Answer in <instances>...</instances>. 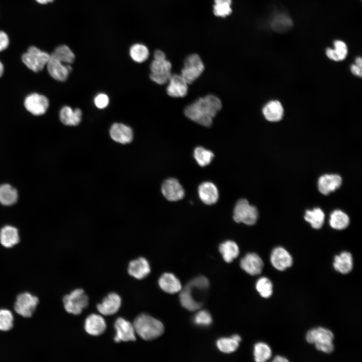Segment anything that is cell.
<instances>
[{"label":"cell","instance_id":"6da1fadb","mask_svg":"<svg viewBox=\"0 0 362 362\" xmlns=\"http://www.w3.org/2000/svg\"><path fill=\"white\" fill-rule=\"evenodd\" d=\"M221 108V100L215 96L208 95L187 106L185 114L192 121L209 127L212 125L214 118Z\"/></svg>","mask_w":362,"mask_h":362},{"label":"cell","instance_id":"7a4b0ae2","mask_svg":"<svg viewBox=\"0 0 362 362\" xmlns=\"http://www.w3.org/2000/svg\"><path fill=\"white\" fill-rule=\"evenodd\" d=\"M133 325L135 333L145 340H152L160 337L164 330L160 321L145 313L138 315Z\"/></svg>","mask_w":362,"mask_h":362},{"label":"cell","instance_id":"3957f363","mask_svg":"<svg viewBox=\"0 0 362 362\" xmlns=\"http://www.w3.org/2000/svg\"><path fill=\"white\" fill-rule=\"evenodd\" d=\"M333 339L332 332L321 327L309 330L306 336V339L308 343L314 344L317 350L328 353L334 350Z\"/></svg>","mask_w":362,"mask_h":362},{"label":"cell","instance_id":"277c9868","mask_svg":"<svg viewBox=\"0 0 362 362\" xmlns=\"http://www.w3.org/2000/svg\"><path fill=\"white\" fill-rule=\"evenodd\" d=\"M64 308L70 314L78 315L88 305V297L82 289H77L69 294L65 295L63 299Z\"/></svg>","mask_w":362,"mask_h":362},{"label":"cell","instance_id":"5b68a950","mask_svg":"<svg viewBox=\"0 0 362 362\" xmlns=\"http://www.w3.org/2000/svg\"><path fill=\"white\" fill-rule=\"evenodd\" d=\"M258 214L257 209L255 206L250 205L247 200L242 199L235 204L233 217L237 223L252 225L256 222Z\"/></svg>","mask_w":362,"mask_h":362},{"label":"cell","instance_id":"8992f818","mask_svg":"<svg viewBox=\"0 0 362 362\" xmlns=\"http://www.w3.org/2000/svg\"><path fill=\"white\" fill-rule=\"evenodd\" d=\"M49 58V54L33 46L30 47L22 57L24 64L34 72L42 70Z\"/></svg>","mask_w":362,"mask_h":362},{"label":"cell","instance_id":"52a82bcc","mask_svg":"<svg viewBox=\"0 0 362 362\" xmlns=\"http://www.w3.org/2000/svg\"><path fill=\"white\" fill-rule=\"evenodd\" d=\"M204 69L200 56L196 53L192 54L185 58L180 75L188 84H191L201 75Z\"/></svg>","mask_w":362,"mask_h":362},{"label":"cell","instance_id":"ba28073f","mask_svg":"<svg viewBox=\"0 0 362 362\" xmlns=\"http://www.w3.org/2000/svg\"><path fill=\"white\" fill-rule=\"evenodd\" d=\"M171 63L166 59L153 60L150 65L151 73L150 78L158 84H164L168 82L171 75Z\"/></svg>","mask_w":362,"mask_h":362},{"label":"cell","instance_id":"9c48e42d","mask_svg":"<svg viewBox=\"0 0 362 362\" xmlns=\"http://www.w3.org/2000/svg\"><path fill=\"white\" fill-rule=\"evenodd\" d=\"M39 303L38 298L30 293L20 294L14 304L16 312L24 317L28 318L33 315Z\"/></svg>","mask_w":362,"mask_h":362},{"label":"cell","instance_id":"30bf717a","mask_svg":"<svg viewBox=\"0 0 362 362\" xmlns=\"http://www.w3.org/2000/svg\"><path fill=\"white\" fill-rule=\"evenodd\" d=\"M49 106L48 98L44 95L37 93H33L28 95L24 101L26 109L35 116L44 114Z\"/></svg>","mask_w":362,"mask_h":362},{"label":"cell","instance_id":"8fae6325","mask_svg":"<svg viewBox=\"0 0 362 362\" xmlns=\"http://www.w3.org/2000/svg\"><path fill=\"white\" fill-rule=\"evenodd\" d=\"M116 333L114 337L115 342L136 341L135 331L130 322L122 317L118 318L114 325Z\"/></svg>","mask_w":362,"mask_h":362},{"label":"cell","instance_id":"7c38bea8","mask_svg":"<svg viewBox=\"0 0 362 362\" xmlns=\"http://www.w3.org/2000/svg\"><path fill=\"white\" fill-rule=\"evenodd\" d=\"M161 193L169 201H177L185 196V190L178 180L174 178L165 179L161 187Z\"/></svg>","mask_w":362,"mask_h":362},{"label":"cell","instance_id":"4fadbf2b","mask_svg":"<svg viewBox=\"0 0 362 362\" xmlns=\"http://www.w3.org/2000/svg\"><path fill=\"white\" fill-rule=\"evenodd\" d=\"M47 68L49 75L55 80L64 82L66 81L72 71L70 64H65L50 54V58L47 64Z\"/></svg>","mask_w":362,"mask_h":362},{"label":"cell","instance_id":"5bb4252c","mask_svg":"<svg viewBox=\"0 0 362 362\" xmlns=\"http://www.w3.org/2000/svg\"><path fill=\"white\" fill-rule=\"evenodd\" d=\"M270 260L272 265L277 270L283 271L291 267L293 259L290 253L284 248L279 246L272 251Z\"/></svg>","mask_w":362,"mask_h":362},{"label":"cell","instance_id":"9a60e30c","mask_svg":"<svg viewBox=\"0 0 362 362\" xmlns=\"http://www.w3.org/2000/svg\"><path fill=\"white\" fill-rule=\"evenodd\" d=\"M121 305V298L117 293L112 292L105 297L101 303L97 305L99 312L105 316H110L116 313Z\"/></svg>","mask_w":362,"mask_h":362},{"label":"cell","instance_id":"2e32d148","mask_svg":"<svg viewBox=\"0 0 362 362\" xmlns=\"http://www.w3.org/2000/svg\"><path fill=\"white\" fill-rule=\"evenodd\" d=\"M241 268L251 276L260 274L263 267V262L260 257L255 253L246 254L240 260Z\"/></svg>","mask_w":362,"mask_h":362},{"label":"cell","instance_id":"e0dca14e","mask_svg":"<svg viewBox=\"0 0 362 362\" xmlns=\"http://www.w3.org/2000/svg\"><path fill=\"white\" fill-rule=\"evenodd\" d=\"M20 241L19 229L11 224L3 225L0 228V244L4 247L11 248Z\"/></svg>","mask_w":362,"mask_h":362},{"label":"cell","instance_id":"ac0fdd59","mask_svg":"<svg viewBox=\"0 0 362 362\" xmlns=\"http://www.w3.org/2000/svg\"><path fill=\"white\" fill-rule=\"evenodd\" d=\"M166 87L168 96L173 98L185 97L188 92V83L181 75L172 74Z\"/></svg>","mask_w":362,"mask_h":362},{"label":"cell","instance_id":"d6986e66","mask_svg":"<svg viewBox=\"0 0 362 362\" xmlns=\"http://www.w3.org/2000/svg\"><path fill=\"white\" fill-rule=\"evenodd\" d=\"M110 135L114 141L123 144L130 143L133 139L132 129L122 123L113 124L110 129Z\"/></svg>","mask_w":362,"mask_h":362},{"label":"cell","instance_id":"ffe728a7","mask_svg":"<svg viewBox=\"0 0 362 362\" xmlns=\"http://www.w3.org/2000/svg\"><path fill=\"white\" fill-rule=\"evenodd\" d=\"M342 178L336 174H325L321 176L318 180V188L319 192L327 195L335 191L341 185Z\"/></svg>","mask_w":362,"mask_h":362},{"label":"cell","instance_id":"44dd1931","mask_svg":"<svg viewBox=\"0 0 362 362\" xmlns=\"http://www.w3.org/2000/svg\"><path fill=\"white\" fill-rule=\"evenodd\" d=\"M150 270L148 261L143 257L130 261L128 267V274L138 280L144 279L149 275Z\"/></svg>","mask_w":362,"mask_h":362},{"label":"cell","instance_id":"7402d4cb","mask_svg":"<svg viewBox=\"0 0 362 362\" xmlns=\"http://www.w3.org/2000/svg\"><path fill=\"white\" fill-rule=\"evenodd\" d=\"M198 192L200 200L206 205L214 204L218 200V190L216 185L212 182L202 183L199 186Z\"/></svg>","mask_w":362,"mask_h":362},{"label":"cell","instance_id":"603a6c76","mask_svg":"<svg viewBox=\"0 0 362 362\" xmlns=\"http://www.w3.org/2000/svg\"><path fill=\"white\" fill-rule=\"evenodd\" d=\"M84 329L90 335L99 336L105 331L106 323L101 315L92 314L85 320Z\"/></svg>","mask_w":362,"mask_h":362},{"label":"cell","instance_id":"cb8c5ba5","mask_svg":"<svg viewBox=\"0 0 362 362\" xmlns=\"http://www.w3.org/2000/svg\"><path fill=\"white\" fill-rule=\"evenodd\" d=\"M19 198L17 189L11 184L5 183L0 184V205L4 207L15 205Z\"/></svg>","mask_w":362,"mask_h":362},{"label":"cell","instance_id":"d4e9b609","mask_svg":"<svg viewBox=\"0 0 362 362\" xmlns=\"http://www.w3.org/2000/svg\"><path fill=\"white\" fill-rule=\"evenodd\" d=\"M82 111L79 108L73 110L69 106L63 107L59 112L60 121L67 126H75L80 123Z\"/></svg>","mask_w":362,"mask_h":362},{"label":"cell","instance_id":"484cf974","mask_svg":"<svg viewBox=\"0 0 362 362\" xmlns=\"http://www.w3.org/2000/svg\"><path fill=\"white\" fill-rule=\"evenodd\" d=\"M158 285L163 291L169 294L176 293L182 290L180 282L171 273L162 274L158 280Z\"/></svg>","mask_w":362,"mask_h":362},{"label":"cell","instance_id":"4316f807","mask_svg":"<svg viewBox=\"0 0 362 362\" xmlns=\"http://www.w3.org/2000/svg\"><path fill=\"white\" fill-rule=\"evenodd\" d=\"M348 52L346 43L344 41L339 39L334 40L333 43V47H328L325 50L327 57L334 61L344 60L347 55Z\"/></svg>","mask_w":362,"mask_h":362},{"label":"cell","instance_id":"83f0119b","mask_svg":"<svg viewBox=\"0 0 362 362\" xmlns=\"http://www.w3.org/2000/svg\"><path fill=\"white\" fill-rule=\"evenodd\" d=\"M333 266L337 272L342 274L349 273L353 268V258L351 253L343 251L335 256Z\"/></svg>","mask_w":362,"mask_h":362},{"label":"cell","instance_id":"f1b7e54d","mask_svg":"<svg viewBox=\"0 0 362 362\" xmlns=\"http://www.w3.org/2000/svg\"><path fill=\"white\" fill-rule=\"evenodd\" d=\"M263 114L266 120L271 122H277L282 119L284 110L281 103L278 101L268 102L263 107Z\"/></svg>","mask_w":362,"mask_h":362},{"label":"cell","instance_id":"f546056e","mask_svg":"<svg viewBox=\"0 0 362 362\" xmlns=\"http://www.w3.org/2000/svg\"><path fill=\"white\" fill-rule=\"evenodd\" d=\"M293 22L291 18L285 13L275 15L270 22V27L275 32L284 33L292 28Z\"/></svg>","mask_w":362,"mask_h":362},{"label":"cell","instance_id":"4dcf8cb0","mask_svg":"<svg viewBox=\"0 0 362 362\" xmlns=\"http://www.w3.org/2000/svg\"><path fill=\"white\" fill-rule=\"evenodd\" d=\"M219 250L224 260L229 263L232 262L239 254L238 245L231 240H227L222 243L219 247Z\"/></svg>","mask_w":362,"mask_h":362},{"label":"cell","instance_id":"1f68e13d","mask_svg":"<svg viewBox=\"0 0 362 362\" xmlns=\"http://www.w3.org/2000/svg\"><path fill=\"white\" fill-rule=\"evenodd\" d=\"M179 301L182 306L186 309L194 311L201 308V303L197 301L192 295L191 288L187 285L179 294Z\"/></svg>","mask_w":362,"mask_h":362},{"label":"cell","instance_id":"d6a6232c","mask_svg":"<svg viewBox=\"0 0 362 362\" xmlns=\"http://www.w3.org/2000/svg\"><path fill=\"white\" fill-rule=\"evenodd\" d=\"M349 222L348 216L341 210H335L330 215L329 224L334 229H344L349 225Z\"/></svg>","mask_w":362,"mask_h":362},{"label":"cell","instance_id":"836d02e7","mask_svg":"<svg viewBox=\"0 0 362 362\" xmlns=\"http://www.w3.org/2000/svg\"><path fill=\"white\" fill-rule=\"evenodd\" d=\"M50 55L65 64H70L75 60L74 54L66 45L57 46Z\"/></svg>","mask_w":362,"mask_h":362},{"label":"cell","instance_id":"e575fe53","mask_svg":"<svg viewBox=\"0 0 362 362\" xmlns=\"http://www.w3.org/2000/svg\"><path fill=\"white\" fill-rule=\"evenodd\" d=\"M304 219L311 227L314 229L321 228L325 220V214L323 211L319 208H315L312 210H307L304 215Z\"/></svg>","mask_w":362,"mask_h":362},{"label":"cell","instance_id":"d590c367","mask_svg":"<svg viewBox=\"0 0 362 362\" xmlns=\"http://www.w3.org/2000/svg\"><path fill=\"white\" fill-rule=\"evenodd\" d=\"M129 55L133 61L140 63L145 61L148 58L149 51L145 45L136 43L130 47Z\"/></svg>","mask_w":362,"mask_h":362},{"label":"cell","instance_id":"8d00e7d4","mask_svg":"<svg viewBox=\"0 0 362 362\" xmlns=\"http://www.w3.org/2000/svg\"><path fill=\"white\" fill-rule=\"evenodd\" d=\"M272 352L270 347L263 342H257L254 345L253 355L257 362H264L272 356Z\"/></svg>","mask_w":362,"mask_h":362},{"label":"cell","instance_id":"74e56055","mask_svg":"<svg viewBox=\"0 0 362 362\" xmlns=\"http://www.w3.org/2000/svg\"><path fill=\"white\" fill-rule=\"evenodd\" d=\"M213 153L203 147H196L194 151V157L198 164L202 167L209 165L214 158Z\"/></svg>","mask_w":362,"mask_h":362},{"label":"cell","instance_id":"f35d334b","mask_svg":"<svg viewBox=\"0 0 362 362\" xmlns=\"http://www.w3.org/2000/svg\"><path fill=\"white\" fill-rule=\"evenodd\" d=\"M231 4L232 0H214V14L222 18L229 16L232 12Z\"/></svg>","mask_w":362,"mask_h":362},{"label":"cell","instance_id":"ab89813d","mask_svg":"<svg viewBox=\"0 0 362 362\" xmlns=\"http://www.w3.org/2000/svg\"><path fill=\"white\" fill-rule=\"evenodd\" d=\"M255 288L260 296L264 298H269L273 294L272 283L266 277H261L258 279L256 282Z\"/></svg>","mask_w":362,"mask_h":362},{"label":"cell","instance_id":"60d3db41","mask_svg":"<svg viewBox=\"0 0 362 362\" xmlns=\"http://www.w3.org/2000/svg\"><path fill=\"white\" fill-rule=\"evenodd\" d=\"M239 343L231 337H223L219 339L216 342L219 350L224 353H229L235 351L239 346Z\"/></svg>","mask_w":362,"mask_h":362},{"label":"cell","instance_id":"b9f144b4","mask_svg":"<svg viewBox=\"0 0 362 362\" xmlns=\"http://www.w3.org/2000/svg\"><path fill=\"white\" fill-rule=\"evenodd\" d=\"M14 316L11 311L6 309H0V330L8 331L13 326Z\"/></svg>","mask_w":362,"mask_h":362},{"label":"cell","instance_id":"7bdbcfd3","mask_svg":"<svg viewBox=\"0 0 362 362\" xmlns=\"http://www.w3.org/2000/svg\"><path fill=\"white\" fill-rule=\"evenodd\" d=\"M194 321L198 325L208 326L212 323V319L207 311L201 310L195 315Z\"/></svg>","mask_w":362,"mask_h":362},{"label":"cell","instance_id":"ee69618b","mask_svg":"<svg viewBox=\"0 0 362 362\" xmlns=\"http://www.w3.org/2000/svg\"><path fill=\"white\" fill-rule=\"evenodd\" d=\"M191 288L204 290L208 288L209 285L208 279L203 276H200L193 279L188 284Z\"/></svg>","mask_w":362,"mask_h":362},{"label":"cell","instance_id":"f6af8a7d","mask_svg":"<svg viewBox=\"0 0 362 362\" xmlns=\"http://www.w3.org/2000/svg\"><path fill=\"white\" fill-rule=\"evenodd\" d=\"M109 103L108 96L104 93L98 94L94 99V104L99 109H103L106 108Z\"/></svg>","mask_w":362,"mask_h":362},{"label":"cell","instance_id":"bcb514c9","mask_svg":"<svg viewBox=\"0 0 362 362\" xmlns=\"http://www.w3.org/2000/svg\"><path fill=\"white\" fill-rule=\"evenodd\" d=\"M9 43V40L7 34L3 31H0V52L6 49Z\"/></svg>","mask_w":362,"mask_h":362},{"label":"cell","instance_id":"7dc6e473","mask_svg":"<svg viewBox=\"0 0 362 362\" xmlns=\"http://www.w3.org/2000/svg\"><path fill=\"white\" fill-rule=\"evenodd\" d=\"M166 59V55L163 51L161 50H156L154 53V60H163Z\"/></svg>","mask_w":362,"mask_h":362},{"label":"cell","instance_id":"c3c4849f","mask_svg":"<svg viewBox=\"0 0 362 362\" xmlns=\"http://www.w3.org/2000/svg\"><path fill=\"white\" fill-rule=\"evenodd\" d=\"M350 69L352 73L356 76H361V67L357 66L355 64H353L351 65Z\"/></svg>","mask_w":362,"mask_h":362},{"label":"cell","instance_id":"681fc988","mask_svg":"<svg viewBox=\"0 0 362 362\" xmlns=\"http://www.w3.org/2000/svg\"><path fill=\"white\" fill-rule=\"evenodd\" d=\"M273 361L274 362H288L289 361V360L285 357L277 355L274 357Z\"/></svg>","mask_w":362,"mask_h":362},{"label":"cell","instance_id":"f907efd6","mask_svg":"<svg viewBox=\"0 0 362 362\" xmlns=\"http://www.w3.org/2000/svg\"><path fill=\"white\" fill-rule=\"evenodd\" d=\"M355 64L360 67H362V59L360 57H357L355 58Z\"/></svg>","mask_w":362,"mask_h":362},{"label":"cell","instance_id":"816d5d0a","mask_svg":"<svg viewBox=\"0 0 362 362\" xmlns=\"http://www.w3.org/2000/svg\"><path fill=\"white\" fill-rule=\"evenodd\" d=\"M36 1L40 4H47L49 3H52L54 0H36Z\"/></svg>","mask_w":362,"mask_h":362},{"label":"cell","instance_id":"f5cc1de1","mask_svg":"<svg viewBox=\"0 0 362 362\" xmlns=\"http://www.w3.org/2000/svg\"><path fill=\"white\" fill-rule=\"evenodd\" d=\"M4 71V67L3 63L0 61V77L3 75Z\"/></svg>","mask_w":362,"mask_h":362},{"label":"cell","instance_id":"db71d44e","mask_svg":"<svg viewBox=\"0 0 362 362\" xmlns=\"http://www.w3.org/2000/svg\"><path fill=\"white\" fill-rule=\"evenodd\" d=\"M232 337L238 342L241 341V337L238 335H234L232 336Z\"/></svg>","mask_w":362,"mask_h":362}]
</instances>
